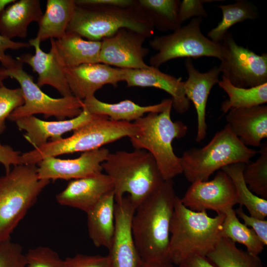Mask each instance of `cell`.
I'll return each mask as SVG.
<instances>
[{"instance_id":"cell-1","label":"cell","mask_w":267,"mask_h":267,"mask_svg":"<svg viewBox=\"0 0 267 267\" xmlns=\"http://www.w3.org/2000/svg\"><path fill=\"white\" fill-rule=\"evenodd\" d=\"M176 196L173 179L159 187L135 209L131 228L143 262H169L170 225Z\"/></svg>"},{"instance_id":"cell-2","label":"cell","mask_w":267,"mask_h":267,"mask_svg":"<svg viewBox=\"0 0 267 267\" xmlns=\"http://www.w3.org/2000/svg\"><path fill=\"white\" fill-rule=\"evenodd\" d=\"M224 214L208 216L207 211H194L176 197L170 225L169 261L178 265L194 256L207 257L222 237Z\"/></svg>"},{"instance_id":"cell-3","label":"cell","mask_w":267,"mask_h":267,"mask_svg":"<svg viewBox=\"0 0 267 267\" xmlns=\"http://www.w3.org/2000/svg\"><path fill=\"white\" fill-rule=\"evenodd\" d=\"M102 167L112 181L115 199L128 193L135 209L164 181L152 155L143 149L109 152Z\"/></svg>"},{"instance_id":"cell-4","label":"cell","mask_w":267,"mask_h":267,"mask_svg":"<svg viewBox=\"0 0 267 267\" xmlns=\"http://www.w3.org/2000/svg\"><path fill=\"white\" fill-rule=\"evenodd\" d=\"M172 104L162 112H150L135 121L138 131L130 137L135 149H143L154 159L164 180L182 173L180 158L175 153L172 142L184 137L187 127L181 121L171 119Z\"/></svg>"},{"instance_id":"cell-5","label":"cell","mask_w":267,"mask_h":267,"mask_svg":"<svg viewBox=\"0 0 267 267\" xmlns=\"http://www.w3.org/2000/svg\"><path fill=\"white\" fill-rule=\"evenodd\" d=\"M138 131L132 122L116 121L98 115L89 123L73 131L66 138L50 141L20 155V164L36 165L46 157L87 152L125 137H131Z\"/></svg>"},{"instance_id":"cell-6","label":"cell","mask_w":267,"mask_h":267,"mask_svg":"<svg viewBox=\"0 0 267 267\" xmlns=\"http://www.w3.org/2000/svg\"><path fill=\"white\" fill-rule=\"evenodd\" d=\"M122 28L140 33L147 38L152 36L154 31L150 17L138 3L129 7L76 5L67 32L88 40L100 41Z\"/></svg>"},{"instance_id":"cell-7","label":"cell","mask_w":267,"mask_h":267,"mask_svg":"<svg viewBox=\"0 0 267 267\" xmlns=\"http://www.w3.org/2000/svg\"><path fill=\"white\" fill-rule=\"evenodd\" d=\"M258 153L245 145L226 124L203 147L183 152L180 157L182 173L191 183L207 181L216 171L233 164L248 163Z\"/></svg>"},{"instance_id":"cell-8","label":"cell","mask_w":267,"mask_h":267,"mask_svg":"<svg viewBox=\"0 0 267 267\" xmlns=\"http://www.w3.org/2000/svg\"><path fill=\"white\" fill-rule=\"evenodd\" d=\"M40 179L36 165H18L0 177V243L10 235L49 184Z\"/></svg>"},{"instance_id":"cell-9","label":"cell","mask_w":267,"mask_h":267,"mask_svg":"<svg viewBox=\"0 0 267 267\" xmlns=\"http://www.w3.org/2000/svg\"><path fill=\"white\" fill-rule=\"evenodd\" d=\"M202 18L195 17L172 33L156 36L149 41L157 51L149 59L150 66L159 68L164 63L178 58H222V47L205 36L201 30Z\"/></svg>"},{"instance_id":"cell-10","label":"cell","mask_w":267,"mask_h":267,"mask_svg":"<svg viewBox=\"0 0 267 267\" xmlns=\"http://www.w3.org/2000/svg\"><path fill=\"white\" fill-rule=\"evenodd\" d=\"M17 60V64L6 69V72L8 77L16 80L19 84L24 103L9 115L8 120L15 122L23 117L41 114L45 118L53 116L59 120H63L66 118H74L81 113L83 100L73 95L58 98L48 96L34 82L33 77L24 70L23 63Z\"/></svg>"},{"instance_id":"cell-11","label":"cell","mask_w":267,"mask_h":267,"mask_svg":"<svg viewBox=\"0 0 267 267\" xmlns=\"http://www.w3.org/2000/svg\"><path fill=\"white\" fill-rule=\"evenodd\" d=\"M222 58L219 67L222 77L233 86L243 88L267 83V53L261 55L238 44L227 31L219 42Z\"/></svg>"},{"instance_id":"cell-12","label":"cell","mask_w":267,"mask_h":267,"mask_svg":"<svg viewBox=\"0 0 267 267\" xmlns=\"http://www.w3.org/2000/svg\"><path fill=\"white\" fill-rule=\"evenodd\" d=\"M182 204L194 211H214L223 214L238 204L236 190L229 177L219 171L211 180L191 183L182 198Z\"/></svg>"},{"instance_id":"cell-13","label":"cell","mask_w":267,"mask_h":267,"mask_svg":"<svg viewBox=\"0 0 267 267\" xmlns=\"http://www.w3.org/2000/svg\"><path fill=\"white\" fill-rule=\"evenodd\" d=\"M146 38L128 29L119 30L101 41L100 63L126 69L149 67L144 60L149 52L148 48L143 46Z\"/></svg>"},{"instance_id":"cell-14","label":"cell","mask_w":267,"mask_h":267,"mask_svg":"<svg viewBox=\"0 0 267 267\" xmlns=\"http://www.w3.org/2000/svg\"><path fill=\"white\" fill-rule=\"evenodd\" d=\"M135 209L129 196L115 199V231L107 255L111 267H140L142 260L131 228Z\"/></svg>"},{"instance_id":"cell-15","label":"cell","mask_w":267,"mask_h":267,"mask_svg":"<svg viewBox=\"0 0 267 267\" xmlns=\"http://www.w3.org/2000/svg\"><path fill=\"white\" fill-rule=\"evenodd\" d=\"M109 152L107 148H100L83 152L75 159L46 157L39 163L38 177L50 181L57 179H76L95 175L103 171L102 164Z\"/></svg>"},{"instance_id":"cell-16","label":"cell","mask_w":267,"mask_h":267,"mask_svg":"<svg viewBox=\"0 0 267 267\" xmlns=\"http://www.w3.org/2000/svg\"><path fill=\"white\" fill-rule=\"evenodd\" d=\"M64 71L73 95L83 100L94 96L95 92L106 85L116 87L124 81V69L101 63L64 68Z\"/></svg>"},{"instance_id":"cell-17","label":"cell","mask_w":267,"mask_h":267,"mask_svg":"<svg viewBox=\"0 0 267 267\" xmlns=\"http://www.w3.org/2000/svg\"><path fill=\"white\" fill-rule=\"evenodd\" d=\"M184 66L188 78L184 81V89L187 98L194 105L197 113V128L196 141H202L207 134L206 106L212 88L220 81L221 74L215 66L206 72L201 73L194 66L191 58H186Z\"/></svg>"},{"instance_id":"cell-18","label":"cell","mask_w":267,"mask_h":267,"mask_svg":"<svg viewBox=\"0 0 267 267\" xmlns=\"http://www.w3.org/2000/svg\"><path fill=\"white\" fill-rule=\"evenodd\" d=\"M97 115L83 108L79 115L68 120L46 121L30 116L18 119L15 122L19 130L26 132L24 134L25 139L36 148L47 142L49 138L51 141L60 139L66 133L80 128Z\"/></svg>"},{"instance_id":"cell-19","label":"cell","mask_w":267,"mask_h":267,"mask_svg":"<svg viewBox=\"0 0 267 267\" xmlns=\"http://www.w3.org/2000/svg\"><path fill=\"white\" fill-rule=\"evenodd\" d=\"M112 191L113 185L111 178L101 172L70 181L56 195V199L61 205L75 208L87 213Z\"/></svg>"},{"instance_id":"cell-20","label":"cell","mask_w":267,"mask_h":267,"mask_svg":"<svg viewBox=\"0 0 267 267\" xmlns=\"http://www.w3.org/2000/svg\"><path fill=\"white\" fill-rule=\"evenodd\" d=\"M124 81L129 87H153L163 90L172 97V107L178 113L183 114L190 107L184 89V81L150 66L145 69H126Z\"/></svg>"},{"instance_id":"cell-21","label":"cell","mask_w":267,"mask_h":267,"mask_svg":"<svg viewBox=\"0 0 267 267\" xmlns=\"http://www.w3.org/2000/svg\"><path fill=\"white\" fill-rule=\"evenodd\" d=\"M41 42L35 38L29 41L35 48V54L25 53L16 59L30 66L38 75L37 84L39 87L48 85L55 89L63 96H72L66 79L64 68L58 62L54 50L45 52L41 48Z\"/></svg>"},{"instance_id":"cell-22","label":"cell","mask_w":267,"mask_h":267,"mask_svg":"<svg viewBox=\"0 0 267 267\" xmlns=\"http://www.w3.org/2000/svg\"><path fill=\"white\" fill-rule=\"evenodd\" d=\"M226 121L234 134L246 146L260 147L267 137V106L231 109Z\"/></svg>"},{"instance_id":"cell-23","label":"cell","mask_w":267,"mask_h":267,"mask_svg":"<svg viewBox=\"0 0 267 267\" xmlns=\"http://www.w3.org/2000/svg\"><path fill=\"white\" fill-rule=\"evenodd\" d=\"M50 45L59 64L70 68L84 64L100 63L101 41L85 40L71 32L59 39H50Z\"/></svg>"},{"instance_id":"cell-24","label":"cell","mask_w":267,"mask_h":267,"mask_svg":"<svg viewBox=\"0 0 267 267\" xmlns=\"http://www.w3.org/2000/svg\"><path fill=\"white\" fill-rule=\"evenodd\" d=\"M170 104H172V99H164L158 104L147 106H141L128 99L109 103L93 96L83 100V108L92 114L105 116L111 120L131 122L146 113L162 112Z\"/></svg>"},{"instance_id":"cell-25","label":"cell","mask_w":267,"mask_h":267,"mask_svg":"<svg viewBox=\"0 0 267 267\" xmlns=\"http://www.w3.org/2000/svg\"><path fill=\"white\" fill-rule=\"evenodd\" d=\"M43 14L40 0H15L0 14V34L10 40L25 38L29 24L38 23Z\"/></svg>"},{"instance_id":"cell-26","label":"cell","mask_w":267,"mask_h":267,"mask_svg":"<svg viewBox=\"0 0 267 267\" xmlns=\"http://www.w3.org/2000/svg\"><path fill=\"white\" fill-rule=\"evenodd\" d=\"M115 195L113 191L105 195L86 214L89 235L97 247H110L115 234Z\"/></svg>"},{"instance_id":"cell-27","label":"cell","mask_w":267,"mask_h":267,"mask_svg":"<svg viewBox=\"0 0 267 267\" xmlns=\"http://www.w3.org/2000/svg\"><path fill=\"white\" fill-rule=\"evenodd\" d=\"M76 4L75 0H47L45 12L38 23L36 37L41 42L59 39L66 33Z\"/></svg>"},{"instance_id":"cell-28","label":"cell","mask_w":267,"mask_h":267,"mask_svg":"<svg viewBox=\"0 0 267 267\" xmlns=\"http://www.w3.org/2000/svg\"><path fill=\"white\" fill-rule=\"evenodd\" d=\"M215 6L221 9L222 19L207 35V38L215 43H219L229 29L235 24L247 20H255L259 17L257 7L247 0H237L231 4Z\"/></svg>"},{"instance_id":"cell-29","label":"cell","mask_w":267,"mask_h":267,"mask_svg":"<svg viewBox=\"0 0 267 267\" xmlns=\"http://www.w3.org/2000/svg\"><path fill=\"white\" fill-rule=\"evenodd\" d=\"M218 85L228 97L221 105L220 110L223 114H226L231 109L249 108L267 102V83L259 86L243 88L233 86L222 77Z\"/></svg>"},{"instance_id":"cell-30","label":"cell","mask_w":267,"mask_h":267,"mask_svg":"<svg viewBox=\"0 0 267 267\" xmlns=\"http://www.w3.org/2000/svg\"><path fill=\"white\" fill-rule=\"evenodd\" d=\"M246 163H238L222 169L231 178L234 185L238 204L245 206L250 216L265 220L267 216V200L253 193L243 178V172Z\"/></svg>"},{"instance_id":"cell-31","label":"cell","mask_w":267,"mask_h":267,"mask_svg":"<svg viewBox=\"0 0 267 267\" xmlns=\"http://www.w3.org/2000/svg\"><path fill=\"white\" fill-rule=\"evenodd\" d=\"M206 257L217 267H263L259 256L238 248L225 237L221 238Z\"/></svg>"},{"instance_id":"cell-32","label":"cell","mask_w":267,"mask_h":267,"mask_svg":"<svg viewBox=\"0 0 267 267\" xmlns=\"http://www.w3.org/2000/svg\"><path fill=\"white\" fill-rule=\"evenodd\" d=\"M222 224V237L245 246L251 254L259 256L265 246L253 229L241 222L235 210L230 208L224 213Z\"/></svg>"},{"instance_id":"cell-33","label":"cell","mask_w":267,"mask_h":267,"mask_svg":"<svg viewBox=\"0 0 267 267\" xmlns=\"http://www.w3.org/2000/svg\"><path fill=\"white\" fill-rule=\"evenodd\" d=\"M150 17L154 29L162 32L174 31L182 25L178 20V0H138Z\"/></svg>"},{"instance_id":"cell-34","label":"cell","mask_w":267,"mask_h":267,"mask_svg":"<svg viewBox=\"0 0 267 267\" xmlns=\"http://www.w3.org/2000/svg\"><path fill=\"white\" fill-rule=\"evenodd\" d=\"M259 157L253 162L246 163L243 178L249 189L256 195L267 199V143L260 145Z\"/></svg>"},{"instance_id":"cell-35","label":"cell","mask_w":267,"mask_h":267,"mask_svg":"<svg viewBox=\"0 0 267 267\" xmlns=\"http://www.w3.org/2000/svg\"><path fill=\"white\" fill-rule=\"evenodd\" d=\"M23 103L24 99L20 88L9 89L4 85L0 87V134L6 128V119Z\"/></svg>"},{"instance_id":"cell-36","label":"cell","mask_w":267,"mask_h":267,"mask_svg":"<svg viewBox=\"0 0 267 267\" xmlns=\"http://www.w3.org/2000/svg\"><path fill=\"white\" fill-rule=\"evenodd\" d=\"M26 267H63V260L51 248L39 246L25 253Z\"/></svg>"},{"instance_id":"cell-37","label":"cell","mask_w":267,"mask_h":267,"mask_svg":"<svg viewBox=\"0 0 267 267\" xmlns=\"http://www.w3.org/2000/svg\"><path fill=\"white\" fill-rule=\"evenodd\" d=\"M0 267H26L21 246L10 240L0 243Z\"/></svg>"},{"instance_id":"cell-38","label":"cell","mask_w":267,"mask_h":267,"mask_svg":"<svg viewBox=\"0 0 267 267\" xmlns=\"http://www.w3.org/2000/svg\"><path fill=\"white\" fill-rule=\"evenodd\" d=\"M222 0H183L180 1L178 10V20L182 25L185 21L195 17H206L208 13L203 6L206 3Z\"/></svg>"},{"instance_id":"cell-39","label":"cell","mask_w":267,"mask_h":267,"mask_svg":"<svg viewBox=\"0 0 267 267\" xmlns=\"http://www.w3.org/2000/svg\"><path fill=\"white\" fill-rule=\"evenodd\" d=\"M63 267H111L108 256L78 254L64 260Z\"/></svg>"},{"instance_id":"cell-40","label":"cell","mask_w":267,"mask_h":267,"mask_svg":"<svg viewBox=\"0 0 267 267\" xmlns=\"http://www.w3.org/2000/svg\"><path fill=\"white\" fill-rule=\"evenodd\" d=\"M30 46L28 43L15 42L0 34V62L2 67L6 69H10L14 67L18 62L16 59L6 54V50H19Z\"/></svg>"},{"instance_id":"cell-41","label":"cell","mask_w":267,"mask_h":267,"mask_svg":"<svg viewBox=\"0 0 267 267\" xmlns=\"http://www.w3.org/2000/svg\"><path fill=\"white\" fill-rule=\"evenodd\" d=\"M236 215L243 221V223L254 230L265 246L267 245V221L246 214L240 206L235 210Z\"/></svg>"},{"instance_id":"cell-42","label":"cell","mask_w":267,"mask_h":267,"mask_svg":"<svg viewBox=\"0 0 267 267\" xmlns=\"http://www.w3.org/2000/svg\"><path fill=\"white\" fill-rule=\"evenodd\" d=\"M76 5H107L121 7H129L138 4L135 0H76Z\"/></svg>"},{"instance_id":"cell-43","label":"cell","mask_w":267,"mask_h":267,"mask_svg":"<svg viewBox=\"0 0 267 267\" xmlns=\"http://www.w3.org/2000/svg\"><path fill=\"white\" fill-rule=\"evenodd\" d=\"M178 267H217L206 257L194 256L178 265Z\"/></svg>"},{"instance_id":"cell-44","label":"cell","mask_w":267,"mask_h":267,"mask_svg":"<svg viewBox=\"0 0 267 267\" xmlns=\"http://www.w3.org/2000/svg\"><path fill=\"white\" fill-rule=\"evenodd\" d=\"M140 267H174L173 264L169 262H143Z\"/></svg>"},{"instance_id":"cell-45","label":"cell","mask_w":267,"mask_h":267,"mask_svg":"<svg viewBox=\"0 0 267 267\" xmlns=\"http://www.w3.org/2000/svg\"><path fill=\"white\" fill-rule=\"evenodd\" d=\"M8 77L6 69L3 67H0V87L3 85V81Z\"/></svg>"},{"instance_id":"cell-46","label":"cell","mask_w":267,"mask_h":267,"mask_svg":"<svg viewBox=\"0 0 267 267\" xmlns=\"http://www.w3.org/2000/svg\"><path fill=\"white\" fill-rule=\"evenodd\" d=\"M15 0H0V14L9 4L14 2Z\"/></svg>"}]
</instances>
